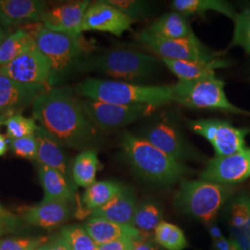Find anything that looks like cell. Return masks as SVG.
Segmentation results:
<instances>
[{
    "mask_svg": "<svg viewBox=\"0 0 250 250\" xmlns=\"http://www.w3.org/2000/svg\"><path fill=\"white\" fill-rule=\"evenodd\" d=\"M38 29L30 31L25 28H20L6 36L0 46V68L11 62L21 54L24 53L36 45V33Z\"/></svg>",
    "mask_w": 250,
    "mask_h": 250,
    "instance_id": "obj_25",
    "label": "cell"
},
{
    "mask_svg": "<svg viewBox=\"0 0 250 250\" xmlns=\"http://www.w3.org/2000/svg\"><path fill=\"white\" fill-rule=\"evenodd\" d=\"M133 250H161V246L154 241L139 240L134 243Z\"/></svg>",
    "mask_w": 250,
    "mask_h": 250,
    "instance_id": "obj_42",
    "label": "cell"
},
{
    "mask_svg": "<svg viewBox=\"0 0 250 250\" xmlns=\"http://www.w3.org/2000/svg\"><path fill=\"white\" fill-rule=\"evenodd\" d=\"M5 38H6V35H5V32H4L3 26H2V25H1V23H0V46L2 45L3 41L5 40Z\"/></svg>",
    "mask_w": 250,
    "mask_h": 250,
    "instance_id": "obj_47",
    "label": "cell"
},
{
    "mask_svg": "<svg viewBox=\"0 0 250 250\" xmlns=\"http://www.w3.org/2000/svg\"><path fill=\"white\" fill-rule=\"evenodd\" d=\"M83 227L98 246L121 239L142 240V233L134 226L116 224L103 218L91 217Z\"/></svg>",
    "mask_w": 250,
    "mask_h": 250,
    "instance_id": "obj_20",
    "label": "cell"
},
{
    "mask_svg": "<svg viewBox=\"0 0 250 250\" xmlns=\"http://www.w3.org/2000/svg\"><path fill=\"white\" fill-rule=\"evenodd\" d=\"M13 114H15V113H9V112H7V113H2V114H0V127L2 126V125H5V123H6V121L8 120V118L9 116H11V115H13Z\"/></svg>",
    "mask_w": 250,
    "mask_h": 250,
    "instance_id": "obj_46",
    "label": "cell"
},
{
    "mask_svg": "<svg viewBox=\"0 0 250 250\" xmlns=\"http://www.w3.org/2000/svg\"><path fill=\"white\" fill-rule=\"evenodd\" d=\"M124 187L116 182L112 181H99L85 189L83 195V203L85 208L92 211L106 205Z\"/></svg>",
    "mask_w": 250,
    "mask_h": 250,
    "instance_id": "obj_28",
    "label": "cell"
},
{
    "mask_svg": "<svg viewBox=\"0 0 250 250\" xmlns=\"http://www.w3.org/2000/svg\"><path fill=\"white\" fill-rule=\"evenodd\" d=\"M61 236L72 250H97L98 245L91 238L83 226L73 224L64 227Z\"/></svg>",
    "mask_w": 250,
    "mask_h": 250,
    "instance_id": "obj_31",
    "label": "cell"
},
{
    "mask_svg": "<svg viewBox=\"0 0 250 250\" xmlns=\"http://www.w3.org/2000/svg\"><path fill=\"white\" fill-rule=\"evenodd\" d=\"M229 228H239L247 223L250 216V197L242 195L232 200L228 207Z\"/></svg>",
    "mask_w": 250,
    "mask_h": 250,
    "instance_id": "obj_33",
    "label": "cell"
},
{
    "mask_svg": "<svg viewBox=\"0 0 250 250\" xmlns=\"http://www.w3.org/2000/svg\"><path fill=\"white\" fill-rule=\"evenodd\" d=\"M49 250V243H45L43 246L39 247L38 249H36V250Z\"/></svg>",
    "mask_w": 250,
    "mask_h": 250,
    "instance_id": "obj_48",
    "label": "cell"
},
{
    "mask_svg": "<svg viewBox=\"0 0 250 250\" xmlns=\"http://www.w3.org/2000/svg\"><path fill=\"white\" fill-rule=\"evenodd\" d=\"M141 137L176 161H201L200 154L175 124L163 119L144 129Z\"/></svg>",
    "mask_w": 250,
    "mask_h": 250,
    "instance_id": "obj_11",
    "label": "cell"
},
{
    "mask_svg": "<svg viewBox=\"0 0 250 250\" xmlns=\"http://www.w3.org/2000/svg\"><path fill=\"white\" fill-rule=\"evenodd\" d=\"M138 40L161 59L184 62H210L217 59L216 54L203 45L195 34L185 38L167 39L143 30Z\"/></svg>",
    "mask_w": 250,
    "mask_h": 250,
    "instance_id": "obj_9",
    "label": "cell"
},
{
    "mask_svg": "<svg viewBox=\"0 0 250 250\" xmlns=\"http://www.w3.org/2000/svg\"><path fill=\"white\" fill-rule=\"evenodd\" d=\"M190 129L211 144L216 157H226L247 148L245 138L250 128H237L219 119H201L189 122Z\"/></svg>",
    "mask_w": 250,
    "mask_h": 250,
    "instance_id": "obj_10",
    "label": "cell"
},
{
    "mask_svg": "<svg viewBox=\"0 0 250 250\" xmlns=\"http://www.w3.org/2000/svg\"><path fill=\"white\" fill-rule=\"evenodd\" d=\"M46 9L41 0H0V23L4 27L39 23Z\"/></svg>",
    "mask_w": 250,
    "mask_h": 250,
    "instance_id": "obj_17",
    "label": "cell"
},
{
    "mask_svg": "<svg viewBox=\"0 0 250 250\" xmlns=\"http://www.w3.org/2000/svg\"><path fill=\"white\" fill-rule=\"evenodd\" d=\"M208 232H209V234H210V236H211L213 241L219 240V239L224 237V235H223V233L221 232L220 228L217 225H210L209 228H208Z\"/></svg>",
    "mask_w": 250,
    "mask_h": 250,
    "instance_id": "obj_44",
    "label": "cell"
},
{
    "mask_svg": "<svg viewBox=\"0 0 250 250\" xmlns=\"http://www.w3.org/2000/svg\"><path fill=\"white\" fill-rule=\"evenodd\" d=\"M48 89L45 85L22 83L0 75V114L21 113Z\"/></svg>",
    "mask_w": 250,
    "mask_h": 250,
    "instance_id": "obj_16",
    "label": "cell"
},
{
    "mask_svg": "<svg viewBox=\"0 0 250 250\" xmlns=\"http://www.w3.org/2000/svg\"><path fill=\"white\" fill-rule=\"evenodd\" d=\"M230 238L240 250H250V216L239 228H229Z\"/></svg>",
    "mask_w": 250,
    "mask_h": 250,
    "instance_id": "obj_38",
    "label": "cell"
},
{
    "mask_svg": "<svg viewBox=\"0 0 250 250\" xmlns=\"http://www.w3.org/2000/svg\"><path fill=\"white\" fill-rule=\"evenodd\" d=\"M9 145L11 151L15 156L25 160L36 161L38 153V143L35 134L19 139H11L9 140Z\"/></svg>",
    "mask_w": 250,
    "mask_h": 250,
    "instance_id": "obj_35",
    "label": "cell"
},
{
    "mask_svg": "<svg viewBox=\"0 0 250 250\" xmlns=\"http://www.w3.org/2000/svg\"><path fill=\"white\" fill-rule=\"evenodd\" d=\"M239 250V249H238V248H237V247H236V248H235V249H234V250Z\"/></svg>",
    "mask_w": 250,
    "mask_h": 250,
    "instance_id": "obj_49",
    "label": "cell"
},
{
    "mask_svg": "<svg viewBox=\"0 0 250 250\" xmlns=\"http://www.w3.org/2000/svg\"><path fill=\"white\" fill-rule=\"evenodd\" d=\"M51 66L48 60L34 45L11 62L0 68V75L27 84L50 86Z\"/></svg>",
    "mask_w": 250,
    "mask_h": 250,
    "instance_id": "obj_12",
    "label": "cell"
},
{
    "mask_svg": "<svg viewBox=\"0 0 250 250\" xmlns=\"http://www.w3.org/2000/svg\"><path fill=\"white\" fill-rule=\"evenodd\" d=\"M9 148V140L0 133V157H2Z\"/></svg>",
    "mask_w": 250,
    "mask_h": 250,
    "instance_id": "obj_45",
    "label": "cell"
},
{
    "mask_svg": "<svg viewBox=\"0 0 250 250\" xmlns=\"http://www.w3.org/2000/svg\"><path fill=\"white\" fill-rule=\"evenodd\" d=\"M36 45L51 66L50 86L55 85L71 72L86 50L82 36H73L56 33L42 25L36 33Z\"/></svg>",
    "mask_w": 250,
    "mask_h": 250,
    "instance_id": "obj_6",
    "label": "cell"
},
{
    "mask_svg": "<svg viewBox=\"0 0 250 250\" xmlns=\"http://www.w3.org/2000/svg\"><path fill=\"white\" fill-rule=\"evenodd\" d=\"M72 250L71 247L67 244V242L63 239L62 237H59L52 243H49V250Z\"/></svg>",
    "mask_w": 250,
    "mask_h": 250,
    "instance_id": "obj_43",
    "label": "cell"
},
{
    "mask_svg": "<svg viewBox=\"0 0 250 250\" xmlns=\"http://www.w3.org/2000/svg\"><path fill=\"white\" fill-rule=\"evenodd\" d=\"M232 45H239L250 53V10H245L237 14L234 20Z\"/></svg>",
    "mask_w": 250,
    "mask_h": 250,
    "instance_id": "obj_34",
    "label": "cell"
},
{
    "mask_svg": "<svg viewBox=\"0 0 250 250\" xmlns=\"http://www.w3.org/2000/svg\"><path fill=\"white\" fill-rule=\"evenodd\" d=\"M19 212L28 224L44 229H52L69 219L71 208L67 202L51 201L41 202L32 207H22Z\"/></svg>",
    "mask_w": 250,
    "mask_h": 250,
    "instance_id": "obj_18",
    "label": "cell"
},
{
    "mask_svg": "<svg viewBox=\"0 0 250 250\" xmlns=\"http://www.w3.org/2000/svg\"><path fill=\"white\" fill-rule=\"evenodd\" d=\"M122 147L130 165L142 178L160 186L181 182L188 173L187 166L155 147L141 136L125 133Z\"/></svg>",
    "mask_w": 250,
    "mask_h": 250,
    "instance_id": "obj_4",
    "label": "cell"
},
{
    "mask_svg": "<svg viewBox=\"0 0 250 250\" xmlns=\"http://www.w3.org/2000/svg\"><path fill=\"white\" fill-rule=\"evenodd\" d=\"M91 2L72 1L61 4L44 12L41 22L45 29L73 36H82V22Z\"/></svg>",
    "mask_w": 250,
    "mask_h": 250,
    "instance_id": "obj_15",
    "label": "cell"
},
{
    "mask_svg": "<svg viewBox=\"0 0 250 250\" xmlns=\"http://www.w3.org/2000/svg\"><path fill=\"white\" fill-rule=\"evenodd\" d=\"M170 72L180 81H193L215 76V71L226 68L231 63L225 60L215 59L210 62H184L161 59Z\"/></svg>",
    "mask_w": 250,
    "mask_h": 250,
    "instance_id": "obj_23",
    "label": "cell"
},
{
    "mask_svg": "<svg viewBox=\"0 0 250 250\" xmlns=\"http://www.w3.org/2000/svg\"><path fill=\"white\" fill-rule=\"evenodd\" d=\"M47 241L44 236L0 238V250H36Z\"/></svg>",
    "mask_w": 250,
    "mask_h": 250,
    "instance_id": "obj_36",
    "label": "cell"
},
{
    "mask_svg": "<svg viewBox=\"0 0 250 250\" xmlns=\"http://www.w3.org/2000/svg\"><path fill=\"white\" fill-rule=\"evenodd\" d=\"M35 135L38 143V153L36 158L38 164L45 165L62 172L66 178L71 181L72 170H70L68 157L63 150L64 146L62 145L39 125Z\"/></svg>",
    "mask_w": 250,
    "mask_h": 250,
    "instance_id": "obj_19",
    "label": "cell"
},
{
    "mask_svg": "<svg viewBox=\"0 0 250 250\" xmlns=\"http://www.w3.org/2000/svg\"><path fill=\"white\" fill-rule=\"evenodd\" d=\"M232 193L230 186L183 179L173 203L180 211L210 225Z\"/></svg>",
    "mask_w": 250,
    "mask_h": 250,
    "instance_id": "obj_5",
    "label": "cell"
},
{
    "mask_svg": "<svg viewBox=\"0 0 250 250\" xmlns=\"http://www.w3.org/2000/svg\"><path fill=\"white\" fill-rule=\"evenodd\" d=\"M171 6L175 11L185 16H205L207 12L215 11L224 14L233 21L237 17V13L232 6L222 0H174L171 2Z\"/></svg>",
    "mask_w": 250,
    "mask_h": 250,
    "instance_id": "obj_27",
    "label": "cell"
},
{
    "mask_svg": "<svg viewBox=\"0 0 250 250\" xmlns=\"http://www.w3.org/2000/svg\"><path fill=\"white\" fill-rule=\"evenodd\" d=\"M8 139H19L35 134L38 125L34 118H27L21 113H15L5 123Z\"/></svg>",
    "mask_w": 250,
    "mask_h": 250,
    "instance_id": "obj_32",
    "label": "cell"
},
{
    "mask_svg": "<svg viewBox=\"0 0 250 250\" xmlns=\"http://www.w3.org/2000/svg\"><path fill=\"white\" fill-rule=\"evenodd\" d=\"M161 222L162 211L156 202L146 200L137 205L133 224L137 230L146 232L155 231Z\"/></svg>",
    "mask_w": 250,
    "mask_h": 250,
    "instance_id": "obj_30",
    "label": "cell"
},
{
    "mask_svg": "<svg viewBox=\"0 0 250 250\" xmlns=\"http://www.w3.org/2000/svg\"><path fill=\"white\" fill-rule=\"evenodd\" d=\"M200 180L223 186L236 185L250 177V148L226 157H215L200 172Z\"/></svg>",
    "mask_w": 250,
    "mask_h": 250,
    "instance_id": "obj_13",
    "label": "cell"
},
{
    "mask_svg": "<svg viewBox=\"0 0 250 250\" xmlns=\"http://www.w3.org/2000/svg\"><path fill=\"white\" fill-rule=\"evenodd\" d=\"M135 242L133 239H121L98 246L97 250H133Z\"/></svg>",
    "mask_w": 250,
    "mask_h": 250,
    "instance_id": "obj_40",
    "label": "cell"
},
{
    "mask_svg": "<svg viewBox=\"0 0 250 250\" xmlns=\"http://www.w3.org/2000/svg\"><path fill=\"white\" fill-rule=\"evenodd\" d=\"M235 248L236 246L231 238L227 239L224 236L219 240L213 241V250H233Z\"/></svg>",
    "mask_w": 250,
    "mask_h": 250,
    "instance_id": "obj_41",
    "label": "cell"
},
{
    "mask_svg": "<svg viewBox=\"0 0 250 250\" xmlns=\"http://www.w3.org/2000/svg\"><path fill=\"white\" fill-rule=\"evenodd\" d=\"M172 86V101L197 109H214L250 116V111L239 108L228 100L224 83L215 76L193 81L179 80Z\"/></svg>",
    "mask_w": 250,
    "mask_h": 250,
    "instance_id": "obj_7",
    "label": "cell"
},
{
    "mask_svg": "<svg viewBox=\"0 0 250 250\" xmlns=\"http://www.w3.org/2000/svg\"><path fill=\"white\" fill-rule=\"evenodd\" d=\"M137 208L134 193L124 188L106 205L91 212V217L103 218L116 224L134 226V217Z\"/></svg>",
    "mask_w": 250,
    "mask_h": 250,
    "instance_id": "obj_21",
    "label": "cell"
},
{
    "mask_svg": "<svg viewBox=\"0 0 250 250\" xmlns=\"http://www.w3.org/2000/svg\"><path fill=\"white\" fill-rule=\"evenodd\" d=\"M32 115L63 146L83 151L98 143L99 130L70 87H52L41 94L32 106Z\"/></svg>",
    "mask_w": 250,
    "mask_h": 250,
    "instance_id": "obj_1",
    "label": "cell"
},
{
    "mask_svg": "<svg viewBox=\"0 0 250 250\" xmlns=\"http://www.w3.org/2000/svg\"><path fill=\"white\" fill-rule=\"evenodd\" d=\"M84 115L99 131L110 132L149 116L158 107L150 105L120 106L91 99H80Z\"/></svg>",
    "mask_w": 250,
    "mask_h": 250,
    "instance_id": "obj_8",
    "label": "cell"
},
{
    "mask_svg": "<svg viewBox=\"0 0 250 250\" xmlns=\"http://www.w3.org/2000/svg\"><path fill=\"white\" fill-rule=\"evenodd\" d=\"M38 176L44 190L42 202H71L74 197L73 183L66 178L62 172L45 165L38 166Z\"/></svg>",
    "mask_w": 250,
    "mask_h": 250,
    "instance_id": "obj_22",
    "label": "cell"
},
{
    "mask_svg": "<svg viewBox=\"0 0 250 250\" xmlns=\"http://www.w3.org/2000/svg\"><path fill=\"white\" fill-rule=\"evenodd\" d=\"M155 242L167 250H184L188 243L184 232L174 224L161 222L154 231Z\"/></svg>",
    "mask_w": 250,
    "mask_h": 250,
    "instance_id": "obj_29",
    "label": "cell"
},
{
    "mask_svg": "<svg viewBox=\"0 0 250 250\" xmlns=\"http://www.w3.org/2000/svg\"><path fill=\"white\" fill-rule=\"evenodd\" d=\"M108 4L122 10L134 21L145 18L147 12V4L143 1L134 0H106Z\"/></svg>",
    "mask_w": 250,
    "mask_h": 250,
    "instance_id": "obj_37",
    "label": "cell"
},
{
    "mask_svg": "<svg viewBox=\"0 0 250 250\" xmlns=\"http://www.w3.org/2000/svg\"><path fill=\"white\" fill-rule=\"evenodd\" d=\"M101 167L98 153L95 149L83 150L72 162V182L81 188H88L96 182L97 173Z\"/></svg>",
    "mask_w": 250,
    "mask_h": 250,
    "instance_id": "obj_26",
    "label": "cell"
},
{
    "mask_svg": "<svg viewBox=\"0 0 250 250\" xmlns=\"http://www.w3.org/2000/svg\"><path fill=\"white\" fill-rule=\"evenodd\" d=\"M145 30L153 36L167 39L185 38L194 34L187 16L175 10L162 15Z\"/></svg>",
    "mask_w": 250,
    "mask_h": 250,
    "instance_id": "obj_24",
    "label": "cell"
},
{
    "mask_svg": "<svg viewBox=\"0 0 250 250\" xmlns=\"http://www.w3.org/2000/svg\"><path fill=\"white\" fill-rule=\"evenodd\" d=\"M161 63L158 57L150 54L129 48H116L96 56L83 57L76 69L136 83L150 78L159 70Z\"/></svg>",
    "mask_w": 250,
    "mask_h": 250,
    "instance_id": "obj_3",
    "label": "cell"
},
{
    "mask_svg": "<svg viewBox=\"0 0 250 250\" xmlns=\"http://www.w3.org/2000/svg\"><path fill=\"white\" fill-rule=\"evenodd\" d=\"M21 224V219L0 204V236L15 232Z\"/></svg>",
    "mask_w": 250,
    "mask_h": 250,
    "instance_id": "obj_39",
    "label": "cell"
},
{
    "mask_svg": "<svg viewBox=\"0 0 250 250\" xmlns=\"http://www.w3.org/2000/svg\"><path fill=\"white\" fill-rule=\"evenodd\" d=\"M134 20L122 10L108 4L106 0L96 1L90 4L82 22V33L87 31H99L109 33L116 36L130 30Z\"/></svg>",
    "mask_w": 250,
    "mask_h": 250,
    "instance_id": "obj_14",
    "label": "cell"
},
{
    "mask_svg": "<svg viewBox=\"0 0 250 250\" xmlns=\"http://www.w3.org/2000/svg\"><path fill=\"white\" fill-rule=\"evenodd\" d=\"M75 92L85 99L120 106L142 104L159 107L172 101V86L146 85L97 78L81 82Z\"/></svg>",
    "mask_w": 250,
    "mask_h": 250,
    "instance_id": "obj_2",
    "label": "cell"
}]
</instances>
